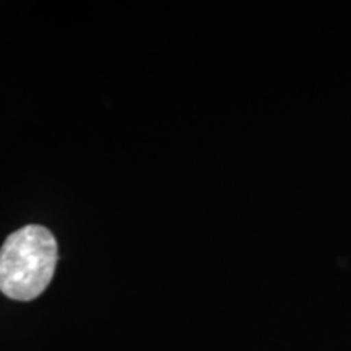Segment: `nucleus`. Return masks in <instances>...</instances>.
Masks as SVG:
<instances>
[{"label": "nucleus", "instance_id": "f257e3e1", "mask_svg": "<svg viewBox=\"0 0 351 351\" xmlns=\"http://www.w3.org/2000/svg\"><path fill=\"white\" fill-rule=\"evenodd\" d=\"M57 243L47 228L28 225L12 232L0 249V291L32 301L49 287L57 265Z\"/></svg>", "mask_w": 351, "mask_h": 351}]
</instances>
